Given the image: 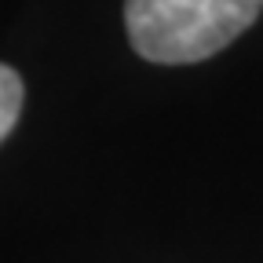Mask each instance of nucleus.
<instances>
[{
  "instance_id": "f03ea898",
  "label": "nucleus",
  "mask_w": 263,
  "mask_h": 263,
  "mask_svg": "<svg viewBox=\"0 0 263 263\" xmlns=\"http://www.w3.org/2000/svg\"><path fill=\"white\" fill-rule=\"evenodd\" d=\"M22 114V77L11 66L0 62V143L11 136V128L18 124Z\"/></svg>"
},
{
  "instance_id": "f257e3e1",
  "label": "nucleus",
  "mask_w": 263,
  "mask_h": 263,
  "mask_svg": "<svg viewBox=\"0 0 263 263\" xmlns=\"http://www.w3.org/2000/svg\"><path fill=\"white\" fill-rule=\"evenodd\" d=\"M259 8L263 0H124V26L143 59L179 66L241 37Z\"/></svg>"
}]
</instances>
